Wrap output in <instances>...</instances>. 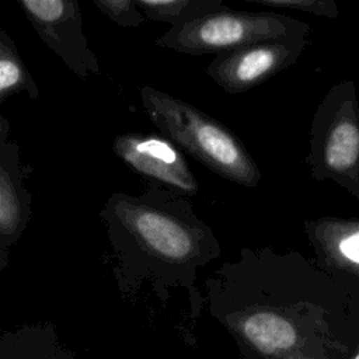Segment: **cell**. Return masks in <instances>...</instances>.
<instances>
[{
  "instance_id": "6da1fadb",
  "label": "cell",
  "mask_w": 359,
  "mask_h": 359,
  "mask_svg": "<svg viewBox=\"0 0 359 359\" xmlns=\"http://www.w3.org/2000/svg\"><path fill=\"white\" fill-rule=\"evenodd\" d=\"M123 266L157 275L195 271L210 259L213 238L180 194L151 187L139 196L114 194L101 212Z\"/></svg>"
},
{
  "instance_id": "7a4b0ae2",
  "label": "cell",
  "mask_w": 359,
  "mask_h": 359,
  "mask_svg": "<svg viewBox=\"0 0 359 359\" xmlns=\"http://www.w3.org/2000/svg\"><path fill=\"white\" fill-rule=\"evenodd\" d=\"M142 105L161 135L216 174L255 187L261 174L240 140L194 105L153 87L140 90Z\"/></svg>"
},
{
  "instance_id": "3957f363",
  "label": "cell",
  "mask_w": 359,
  "mask_h": 359,
  "mask_svg": "<svg viewBox=\"0 0 359 359\" xmlns=\"http://www.w3.org/2000/svg\"><path fill=\"white\" fill-rule=\"evenodd\" d=\"M306 29L303 22L280 14L238 13L223 7L188 24L170 27L156 45L188 55H220L262 41L302 35Z\"/></svg>"
},
{
  "instance_id": "277c9868",
  "label": "cell",
  "mask_w": 359,
  "mask_h": 359,
  "mask_svg": "<svg viewBox=\"0 0 359 359\" xmlns=\"http://www.w3.org/2000/svg\"><path fill=\"white\" fill-rule=\"evenodd\" d=\"M18 6L43 43L81 80L100 73L95 53L83 31L76 0H21Z\"/></svg>"
},
{
  "instance_id": "5b68a950",
  "label": "cell",
  "mask_w": 359,
  "mask_h": 359,
  "mask_svg": "<svg viewBox=\"0 0 359 359\" xmlns=\"http://www.w3.org/2000/svg\"><path fill=\"white\" fill-rule=\"evenodd\" d=\"M304 48V34L262 41L216 55L206 73L227 93H243L292 65Z\"/></svg>"
},
{
  "instance_id": "8992f818",
  "label": "cell",
  "mask_w": 359,
  "mask_h": 359,
  "mask_svg": "<svg viewBox=\"0 0 359 359\" xmlns=\"http://www.w3.org/2000/svg\"><path fill=\"white\" fill-rule=\"evenodd\" d=\"M115 154L135 172L165 188L191 196L198 182L182 151L164 136L156 133H123L112 143Z\"/></svg>"
},
{
  "instance_id": "52a82bcc",
  "label": "cell",
  "mask_w": 359,
  "mask_h": 359,
  "mask_svg": "<svg viewBox=\"0 0 359 359\" xmlns=\"http://www.w3.org/2000/svg\"><path fill=\"white\" fill-rule=\"evenodd\" d=\"M29 167L21 164L20 147L8 142L0 147V234L13 245L32 216L31 195L24 187Z\"/></svg>"
},
{
  "instance_id": "ba28073f",
  "label": "cell",
  "mask_w": 359,
  "mask_h": 359,
  "mask_svg": "<svg viewBox=\"0 0 359 359\" xmlns=\"http://www.w3.org/2000/svg\"><path fill=\"white\" fill-rule=\"evenodd\" d=\"M0 359H76L52 324L25 325L0 335Z\"/></svg>"
},
{
  "instance_id": "9c48e42d",
  "label": "cell",
  "mask_w": 359,
  "mask_h": 359,
  "mask_svg": "<svg viewBox=\"0 0 359 359\" xmlns=\"http://www.w3.org/2000/svg\"><path fill=\"white\" fill-rule=\"evenodd\" d=\"M21 93L36 100L39 88L27 69L15 42L0 27V105ZM8 135L10 123L0 114V147L8 143Z\"/></svg>"
},
{
  "instance_id": "30bf717a",
  "label": "cell",
  "mask_w": 359,
  "mask_h": 359,
  "mask_svg": "<svg viewBox=\"0 0 359 359\" xmlns=\"http://www.w3.org/2000/svg\"><path fill=\"white\" fill-rule=\"evenodd\" d=\"M323 161L331 172L348 174L359 165V121L345 105L327 132Z\"/></svg>"
},
{
  "instance_id": "8fae6325",
  "label": "cell",
  "mask_w": 359,
  "mask_h": 359,
  "mask_svg": "<svg viewBox=\"0 0 359 359\" xmlns=\"http://www.w3.org/2000/svg\"><path fill=\"white\" fill-rule=\"evenodd\" d=\"M244 337L261 352L273 353L294 345L296 331L289 320L273 311H255L241 321Z\"/></svg>"
},
{
  "instance_id": "7c38bea8",
  "label": "cell",
  "mask_w": 359,
  "mask_h": 359,
  "mask_svg": "<svg viewBox=\"0 0 359 359\" xmlns=\"http://www.w3.org/2000/svg\"><path fill=\"white\" fill-rule=\"evenodd\" d=\"M136 3L147 18L171 27L188 24L223 8L220 0H136Z\"/></svg>"
},
{
  "instance_id": "4fadbf2b",
  "label": "cell",
  "mask_w": 359,
  "mask_h": 359,
  "mask_svg": "<svg viewBox=\"0 0 359 359\" xmlns=\"http://www.w3.org/2000/svg\"><path fill=\"white\" fill-rule=\"evenodd\" d=\"M93 3L102 14L119 27L136 28L144 21L143 13L136 0H94Z\"/></svg>"
},
{
  "instance_id": "5bb4252c",
  "label": "cell",
  "mask_w": 359,
  "mask_h": 359,
  "mask_svg": "<svg viewBox=\"0 0 359 359\" xmlns=\"http://www.w3.org/2000/svg\"><path fill=\"white\" fill-rule=\"evenodd\" d=\"M272 8L297 10L320 17H335L338 14L337 6L331 0H248Z\"/></svg>"
},
{
  "instance_id": "9a60e30c",
  "label": "cell",
  "mask_w": 359,
  "mask_h": 359,
  "mask_svg": "<svg viewBox=\"0 0 359 359\" xmlns=\"http://www.w3.org/2000/svg\"><path fill=\"white\" fill-rule=\"evenodd\" d=\"M338 251L345 259L359 264V231L344 237L338 244Z\"/></svg>"
},
{
  "instance_id": "2e32d148",
  "label": "cell",
  "mask_w": 359,
  "mask_h": 359,
  "mask_svg": "<svg viewBox=\"0 0 359 359\" xmlns=\"http://www.w3.org/2000/svg\"><path fill=\"white\" fill-rule=\"evenodd\" d=\"M11 245L13 244L0 234V273L6 269L8 264V250Z\"/></svg>"
},
{
  "instance_id": "e0dca14e",
  "label": "cell",
  "mask_w": 359,
  "mask_h": 359,
  "mask_svg": "<svg viewBox=\"0 0 359 359\" xmlns=\"http://www.w3.org/2000/svg\"><path fill=\"white\" fill-rule=\"evenodd\" d=\"M355 359H359V353H358V355H356V358H355Z\"/></svg>"
}]
</instances>
